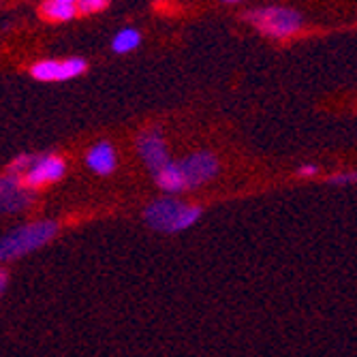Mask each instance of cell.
Returning <instances> with one entry per match:
<instances>
[{
  "instance_id": "6da1fadb",
  "label": "cell",
  "mask_w": 357,
  "mask_h": 357,
  "mask_svg": "<svg viewBox=\"0 0 357 357\" xmlns=\"http://www.w3.org/2000/svg\"><path fill=\"white\" fill-rule=\"evenodd\" d=\"M143 223L159 234H182L186 229L195 227L203 216V208L197 203H186L182 199H175L173 195H165L159 199H152L146 203L141 212Z\"/></svg>"
},
{
  "instance_id": "7a4b0ae2",
  "label": "cell",
  "mask_w": 357,
  "mask_h": 357,
  "mask_svg": "<svg viewBox=\"0 0 357 357\" xmlns=\"http://www.w3.org/2000/svg\"><path fill=\"white\" fill-rule=\"evenodd\" d=\"M56 234V220H37L31 225H21L9 232L5 238H0V261H13L28 252H35L52 242Z\"/></svg>"
},
{
  "instance_id": "3957f363",
  "label": "cell",
  "mask_w": 357,
  "mask_h": 357,
  "mask_svg": "<svg viewBox=\"0 0 357 357\" xmlns=\"http://www.w3.org/2000/svg\"><path fill=\"white\" fill-rule=\"evenodd\" d=\"M244 19L252 24L261 35L272 39H289L304 26L302 13L289 7H261L248 11Z\"/></svg>"
},
{
  "instance_id": "277c9868",
  "label": "cell",
  "mask_w": 357,
  "mask_h": 357,
  "mask_svg": "<svg viewBox=\"0 0 357 357\" xmlns=\"http://www.w3.org/2000/svg\"><path fill=\"white\" fill-rule=\"evenodd\" d=\"M180 169L184 173V180H186V189H199L203 184L212 182L214 177L220 171V163L218 159L208 150H197L193 155H189L186 159L180 161Z\"/></svg>"
},
{
  "instance_id": "5b68a950",
  "label": "cell",
  "mask_w": 357,
  "mask_h": 357,
  "mask_svg": "<svg viewBox=\"0 0 357 357\" xmlns=\"http://www.w3.org/2000/svg\"><path fill=\"white\" fill-rule=\"evenodd\" d=\"M137 152L141 161L146 163V167L155 175L159 169H163L171 159H169V148L165 141V135L159 126H152V129H146L137 135Z\"/></svg>"
},
{
  "instance_id": "8992f818",
  "label": "cell",
  "mask_w": 357,
  "mask_h": 357,
  "mask_svg": "<svg viewBox=\"0 0 357 357\" xmlns=\"http://www.w3.org/2000/svg\"><path fill=\"white\" fill-rule=\"evenodd\" d=\"M33 203V193L24 184L21 175L5 173L0 175V214H13L26 210Z\"/></svg>"
},
{
  "instance_id": "52a82bcc",
  "label": "cell",
  "mask_w": 357,
  "mask_h": 357,
  "mask_svg": "<svg viewBox=\"0 0 357 357\" xmlns=\"http://www.w3.org/2000/svg\"><path fill=\"white\" fill-rule=\"evenodd\" d=\"M88 64L84 58H67V60H41L31 67V75L37 82H67L80 78L86 73Z\"/></svg>"
},
{
  "instance_id": "ba28073f",
  "label": "cell",
  "mask_w": 357,
  "mask_h": 357,
  "mask_svg": "<svg viewBox=\"0 0 357 357\" xmlns=\"http://www.w3.org/2000/svg\"><path fill=\"white\" fill-rule=\"evenodd\" d=\"M67 171V163L62 157L58 155H43V157H37L33 167L21 175L24 184L28 189H39L43 184H54L58 182L60 177L64 175Z\"/></svg>"
},
{
  "instance_id": "9c48e42d",
  "label": "cell",
  "mask_w": 357,
  "mask_h": 357,
  "mask_svg": "<svg viewBox=\"0 0 357 357\" xmlns=\"http://www.w3.org/2000/svg\"><path fill=\"white\" fill-rule=\"evenodd\" d=\"M86 165L90 171L98 173V175H110L114 173L116 165H118V157H116V150L110 141H98L94 143L88 155H86Z\"/></svg>"
},
{
  "instance_id": "30bf717a",
  "label": "cell",
  "mask_w": 357,
  "mask_h": 357,
  "mask_svg": "<svg viewBox=\"0 0 357 357\" xmlns=\"http://www.w3.org/2000/svg\"><path fill=\"white\" fill-rule=\"evenodd\" d=\"M155 182L165 195H177V193L189 191L180 163H173V161H169L163 169L155 173Z\"/></svg>"
},
{
  "instance_id": "8fae6325",
  "label": "cell",
  "mask_w": 357,
  "mask_h": 357,
  "mask_svg": "<svg viewBox=\"0 0 357 357\" xmlns=\"http://www.w3.org/2000/svg\"><path fill=\"white\" fill-rule=\"evenodd\" d=\"M80 13L78 5H67L60 0H45L41 5V15L49 21H69Z\"/></svg>"
},
{
  "instance_id": "7c38bea8",
  "label": "cell",
  "mask_w": 357,
  "mask_h": 357,
  "mask_svg": "<svg viewBox=\"0 0 357 357\" xmlns=\"http://www.w3.org/2000/svg\"><path fill=\"white\" fill-rule=\"evenodd\" d=\"M139 43H141V33L139 31H135V28H124V31H120L114 37L112 49H114L116 54H129V52H133V49L139 47Z\"/></svg>"
},
{
  "instance_id": "4fadbf2b",
  "label": "cell",
  "mask_w": 357,
  "mask_h": 357,
  "mask_svg": "<svg viewBox=\"0 0 357 357\" xmlns=\"http://www.w3.org/2000/svg\"><path fill=\"white\" fill-rule=\"evenodd\" d=\"M35 159H37V157H33V155H19V157H15V159L9 163L7 171H9V173H17V175H24V173H26V171L33 167Z\"/></svg>"
},
{
  "instance_id": "5bb4252c",
  "label": "cell",
  "mask_w": 357,
  "mask_h": 357,
  "mask_svg": "<svg viewBox=\"0 0 357 357\" xmlns=\"http://www.w3.org/2000/svg\"><path fill=\"white\" fill-rule=\"evenodd\" d=\"M329 186H349V184H357V171H340L334 175H327L325 180Z\"/></svg>"
},
{
  "instance_id": "9a60e30c",
  "label": "cell",
  "mask_w": 357,
  "mask_h": 357,
  "mask_svg": "<svg viewBox=\"0 0 357 357\" xmlns=\"http://www.w3.org/2000/svg\"><path fill=\"white\" fill-rule=\"evenodd\" d=\"M110 5V0H80L78 3V9H80V13H96V11H101V9H105Z\"/></svg>"
},
{
  "instance_id": "2e32d148",
  "label": "cell",
  "mask_w": 357,
  "mask_h": 357,
  "mask_svg": "<svg viewBox=\"0 0 357 357\" xmlns=\"http://www.w3.org/2000/svg\"><path fill=\"white\" fill-rule=\"evenodd\" d=\"M319 173V167L317 165H299L297 169H295V175L297 177H313V175H317Z\"/></svg>"
},
{
  "instance_id": "e0dca14e",
  "label": "cell",
  "mask_w": 357,
  "mask_h": 357,
  "mask_svg": "<svg viewBox=\"0 0 357 357\" xmlns=\"http://www.w3.org/2000/svg\"><path fill=\"white\" fill-rule=\"evenodd\" d=\"M7 285H9V274H7L5 270H0V297H3Z\"/></svg>"
},
{
  "instance_id": "ac0fdd59",
  "label": "cell",
  "mask_w": 357,
  "mask_h": 357,
  "mask_svg": "<svg viewBox=\"0 0 357 357\" xmlns=\"http://www.w3.org/2000/svg\"><path fill=\"white\" fill-rule=\"evenodd\" d=\"M60 3H67V5H78L80 0H60Z\"/></svg>"
},
{
  "instance_id": "d6986e66",
  "label": "cell",
  "mask_w": 357,
  "mask_h": 357,
  "mask_svg": "<svg viewBox=\"0 0 357 357\" xmlns=\"http://www.w3.org/2000/svg\"><path fill=\"white\" fill-rule=\"evenodd\" d=\"M223 3H240V0H223Z\"/></svg>"
}]
</instances>
